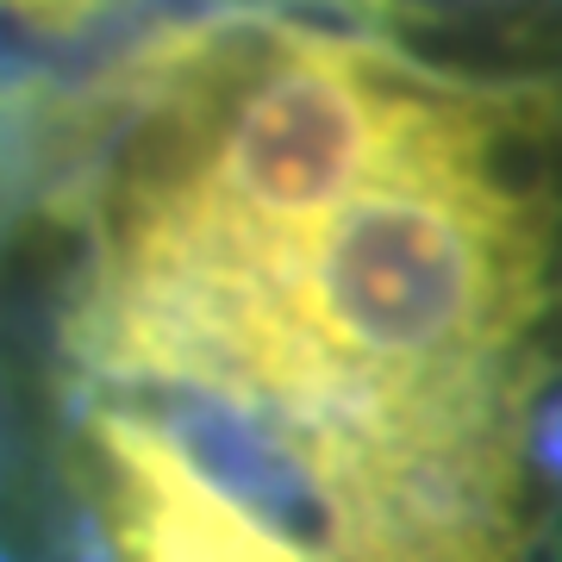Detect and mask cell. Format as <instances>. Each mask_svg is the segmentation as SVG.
Returning a JSON list of instances; mask_svg holds the SVG:
<instances>
[{"label":"cell","instance_id":"3957f363","mask_svg":"<svg viewBox=\"0 0 562 562\" xmlns=\"http://www.w3.org/2000/svg\"><path fill=\"white\" fill-rule=\"evenodd\" d=\"M125 7L132 0H0V32L32 50H101Z\"/></svg>","mask_w":562,"mask_h":562},{"label":"cell","instance_id":"6da1fadb","mask_svg":"<svg viewBox=\"0 0 562 562\" xmlns=\"http://www.w3.org/2000/svg\"><path fill=\"white\" fill-rule=\"evenodd\" d=\"M106 394L306 562H562V81L194 7L0 88V401Z\"/></svg>","mask_w":562,"mask_h":562},{"label":"cell","instance_id":"7a4b0ae2","mask_svg":"<svg viewBox=\"0 0 562 562\" xmlns=\"http://www.w3.org/2000/svg\"><path fill=\"white\" fill-rule=\"evenodd\" d=\"M331 25L457 76L562 81V0H201Z\"/></svg>","mask_w":562,"mask_h":562}]
</instances>
